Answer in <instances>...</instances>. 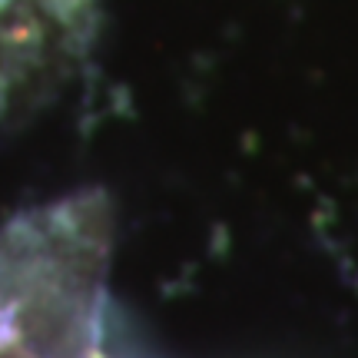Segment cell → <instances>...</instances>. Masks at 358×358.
Listing matches in <instances>:
<instances>
[{
    "label": "cell",
    "mask_w": 358,
    "mask_h": 358,
    "mask_svg": "<svg viewBox=\"0 0 358 358\" xmlns=\"http://www.w3.org/2000/svg\"><path fill=\"white\" fill-rule=\"evenodd\" d=\"M110 245L113 216L100 192L0 222V358H93Z\"/></svg>",
    "instance_id": "1"
},
{
    "label": "cell",
    "mask_w": 358,
    "mask_h": 358,
    "mask_svg": "<svg viewBox=\"0 0 358 358\" xmlns=\"http://www.w3.org/2000/svg\"><path fill=\"white\" fill-rule=\"evenodd\" d=\"M93 358H113L110 352H106V348H103V338L96 342V348H93Z\"/></svg>",
    "instance_id": "2"
}]
</instances>
